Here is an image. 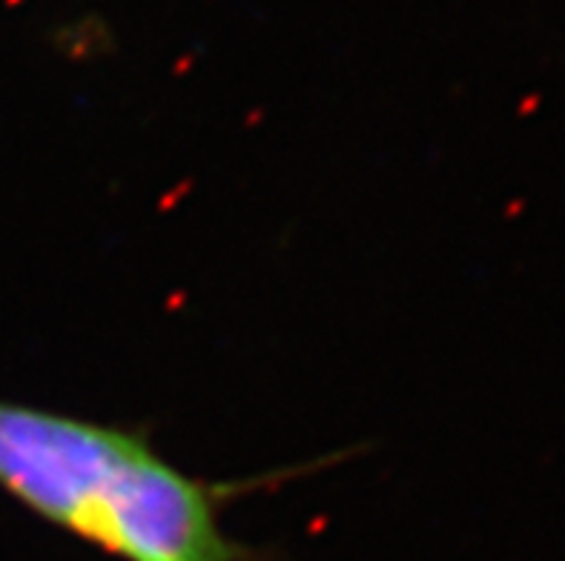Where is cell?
<instances>
[{
    "label": "cell",
    "mask_w": 565,
    "mask_h": 561,
    "mask_svg": "<svg viewBox=\"0 0 565 561\" xmlns=\"http://www.w3.org/2000/svg\"><path fill=\"white\" fill-rule=\"evenodd\" d=\"M258 482H207L138 430L0 398V490L121 561H256L224 510Z\"/></svg>",
    "instance_id": "cell-1"
}]
</instances>
